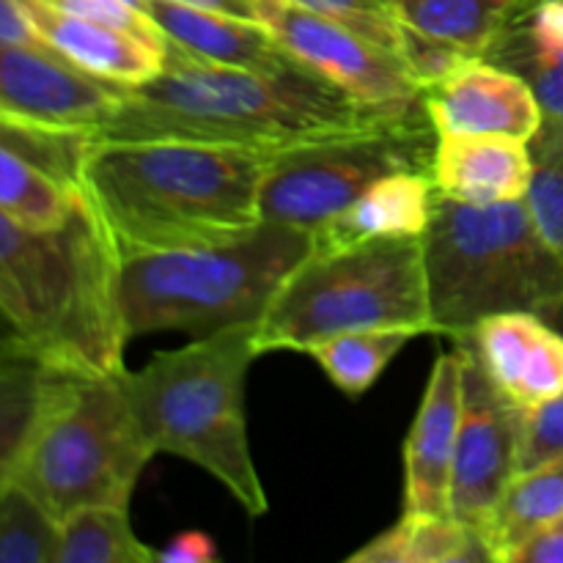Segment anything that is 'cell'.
I'll return each instance as SVG.
<instances>
[{
	"instance_id": "obj_1",
	"label": "cell",
	"mask_w": 563,
	"mask_h": 563,
	"mask_svg": "<svg viewBox=\"0 0 563 563\" xmlns=\"http://www.w3.org/2000/svg\"><path fill=\"white\" fill-rule=\"evenodd\" d=\"M275 152L198 141H91L77 190L115 264L240 240L262 223Z\"/></svg>"
},
{
	"instance_id": "obj_2",
	"label": "cell",
	"mask_w": 563,
	"mask_h": 563,
	"mask_svg": "<svg viewBox=\"0 0 563 563\" xmlns=\"http://www.w3.org/2000/svg\"><path fill=\"white\" fill-rule=\"evenodd\" d=\"M396 121L363 108L308 69L262 71L212 64L168 42L163 69L126 88L93 141H198L286 152Z\"/></svg>"
},
{
	"instance_id": "obj_3",
	"label": "cell",
	"mask_w": 563,
	"mask_h": 563,
	"mask_svg": "<svg viewBox=\"0 0 563 563\" xmlns=\"http://www.w3.org/2000/svg\"><path fill=\"white\" fill-rule=\"evenodd\" d=\"M115 267L86 203L58 231L27 229L0 209V313L55 372H126Z\"/></svg>"
},
{
	"instance_id": "obj_4",
	"label": "cell",
	"mask_w": 563,
	"mask_h": 563,
	"mask_svg": "<svg viewBox=\"0 0 563 563\" xmlns=\"http://www.w3.org/2000/svg\"><path fill=\"white\" fill-rule=\"evenodd\" d=\"M256 357V324H240L157 352L143 368L121 374L152 454L179 456L207 471L251 517L269 509L245 418V379Z\"/></svg>"
},
{
	"instance_id": "obj_5",
	"label": "cell",
	"mask_w": 563,
	"mask_h": 563,
	"mask_svg": "<svg viewBox=\"0 0 563 563\" xmlns=\"http://www.w3.org/2000/svg\"><path fill=\"white\" fill-rule=\"evenodd\" d=\"M308 253V231L262 220L223 245L119 262L115 297L126 339L163 330L207 339L256 324Z\"/></svg>"
},
{
	"instance_id": "obj_6",
	"label": "cell",
	"mask_w": 563,
	"mask_h": 563,
	"mask_svg": "<svg viewBox=\"0 0 563 563\" xmlns=\"http://www.w3.org/2000/svg\"><path fill=\"white\" fill-rule=\"evenodd\" d=\"M434 333L460 335L493 313L563 308V262L542 240L526 198L489 207L438 196L423 234Z\"/></svg>"
},
{
	"instance_id": "obj_7",
	"label": "cell",
	"mask_w": 563,
	"mask_h": 563,
	"mask_svg": "<svg viewBox=\"0 0 563 563\" xmlns=\"http://www.w3.org/2000/svg\"><path fill=\"white\" fill-rule=\"evenodd\" d=\"M434 333L423 236H388L311 251L256 322L258 355L308 352L346 330Z\"/></svg>"
},
{
	"instance_id": "obj_8",
	"label": "cell",
	"mask_w": 563,
	"mask_h": 563,
	"mask_svg": "<svg viewBox=\"0 0 563 563\" xmlns=\"http://www.w3.org/2000/svg\"><path fill=\"white\" fill-rule=\"evenodd\" d=\"M152 449L119 377L58 374L16 482L55 520L86 506H130Z\"/></svg>"
},
{
	"instance_id": "obj_9",
	"label": "cell",
	"mask_w": 563,
	"mask_h": 563,
	"mask_svg": "<svg viewBox=\"0 0 563 563\" xmlns=\"http://www.w3.org/2000/svg\"><path fill=\"white\" fill-rule=\"evenodd\" d=\"M432 121H396L357 135L275 152L262 181V220L313 234L374 181L432 168Z\"/></svg>"
},
{
	"instance_id": "obj_10",
	"label": "cell",
	"mask_w": 563,
	"mask_h": 563,
	"mask_svg": "<svg viewBox=\"0 0 563 563\" xmlns=\"http://www.w3.org/2000/svg\"><path fill=\"white\" fill-rule=\"evenodd\" d=\"M264 22L300 64L363 108L388 119H429L421 82L396 49L289 0H275Z\"/></svg>"
},
{
	"instance_id": "obj_11",
	"label": "cell",
	"mask_w": 563,
	"mask_h": 563,
	"mask_svg": "<svg viewBox=\"0 0 563 563\" xmlns=\"http://www.w3.org/2000/svg\"><path fill=\"white\" fill-rule=\"evenodd\" d=\"M465 394H462L460 440H456L454 471H451V517L478 528L506 484L520 473V418L482 363L462 341Z\"/></svg>"
},
{
	"instance_id": "obj_12",
	"label": "cell",
	"mask_w": 563,
	"mask_h": 563,
	"mask_svg": "<svg viewBox=\"0 0 563 563\" xmlns=\"http://www.w3.org/2000/svg\"><path fill=\"white\" fill-rule=\"evenodd\" d=\"M124 91L53 49L0 44V110L97 135Z\"/></svg>"
},
{
	"instance_id": "obj_13",
	"label": "cell",
	"mask_w": 563,
	"mask_h": 563,
	"mask_svg": "<svg viewBox=\"0 0 563 563\" xmlns=\"http://www.w3.org/2000/svg\"><path fill=\"white\" fill-rule=\"evenodd\" d=\"M454 341L476 355L495 388L520 410L563 394V333L539 313H493Z\"/></svg>"
},
{
	"instance_id": "obj_14",
	"label": "cell",
	"mask_w": 563,
	"mask_h": 563,
	"mask_svg": "<svg viewBox=\"0 0 563 563\" xmlns=\"http://www.w3.org/2000/svg\"><path fill=\"white\" fill-rule=\"evenodd\" d=\"M465 368L462 352H440L405 440V511L451 517V471L460 440Z\"/></svg>"
},
{
	"instance_id": "obj_15",
	"label": "cell",
	"mask_w": 563,
	"mask_h": 563,
	"mask_svg": "<svg viewBox=\"0 0 563 563\" xmlns=\"http://www.w3.org/2000/svg\"><path fill=\"white\" fill-rule=\"evenodd\" d=\"M434 132L509 135L531 141L542 130L533 88L515 71L487 58H471L445 80L423 91Z\"/></svg>"
},
{
	"instance_id": "obj_16",
	"label": "cell",
	"mask_w": 563,
	"mask_h": 563,
	"mask_svg": "<svg viewBox=\"0 0 563 563\" xmlns=\"http://www.w3.org/2000/svg\"><path fill=\"white\" fill-rule=\"evenodd\" d=\"M429 176L438 196L471 207L520 201L533 179V154L520 137L438 132Z\"/></svg>"
},
{
	"instance_id": "obj_17",
	"label": "cell",
	"mask_w": 563,
	"mask_h": 563,
	"mask_svg": "<svg viewBox=\"0 0 563 563\" xmlns=\"http://www.w3.org/2000/svg\"><path fill=\"white\" fill-rule=\"evenodd\" d=\"M143 11L170 44L196 58L262 71L300 66V60L278 42V36L264 22L192 9L174 0H146Z\"/></svg>"
},
{
	"instance_id": "obj_18",
	"label": "cell",
	"mask_w": 563,
	"mask_h": 563,
	"mask_svg": "<svg viewBox=\"0 0 563 563\" xmlns=\"http://www.w3.org/2000/svg\"><path fill=\"white\" fill-rule=\"evenodd\" d=\"M25 5L44 44L97 80L119 88H137L163 69L165 53L132 33L64 14L38 0H25Z\"/></svg>"
},
{
	"instance_id": "obj_19",
	"label": "cell",
	"mask_w": 563,
	"mask_h": 563,
	"mask_svg": "<svg viewBox=\"0 0 563 563\" xmlns=\"http://www.w3.org/2000/svg\"><path fill=\"white\" fill-rule=\"evenodd\" d=\"M438 190L427 170H399L374 181L344 212L311 234V251H335L388 236H423L434 214Z\"/></svg>"
},
{
	"instance_id": "obj_20",
	"label": "cell",
	"mask_w": 563,
	"mask_h": 563,
	"mask_svg": "<svg viewBox=\"0 0 563 563\" xmlns=\"http://www.w3.org/2000/svg\"><path fill=\"white\" fill-rule=\"evenodd\" d=\"M484 58L520 75L542 108V126L563 130V0H522Z\"/></svg>"
},
{
	"instance_id": "obj_21",
	"label": "cell",
	"mask_w": 563,
	"mask_h": 563,
	"mask_svg": "<svg viewBox=\"0 0 563 563\" xmlns=\"http://www.w3.org/2000/svg\"><path fill=\"white\" fill-rule=\"evenodd\" d=\"M563 517V456L520 471L482 526L476 528L493 563H509L511 553L539 528Z\"/></svg>"
},
{
	"instance_id": "obj_22",
	"label": "cell",
	"mask_w": 563,
	"mask_h": 563,
	"mask_svg": "<svg viewBox=\"0 0 563 563\" xmlns=\"http://www.w3.org/2000/svg\"><path fill=\"white\" fill-rule=\"evenodd\" d=\"M352 563H493L476 528L434 515L401 520L350 555Z\"/></svg>"
},
{
	"instance_id": "obj_23",
	"label": "cell",
	"mask_w": 563,
	"mask_h": 563,
	"mask_svg": "<svg viewBox=\"0 0 563 563\" xmlns=\"http://www.w3.org/2000/svg\"><path fill=\"white\" fill-rule=\"evenodd\" d=\"M58 374L38 357L0 366V495L16 482Z\"/></svg>"
},
{
	"instance_id": "obj_24",
	"label": "cell",
	"mask_w": 563,
	"mask_h": 563,
	"mask_svg": "<svg viewBox=\"0 0 563 563\" xmlns=\"http://www.w3.org/2000/svg\"><path fill=\"white\" fill-rule=\"evenodd\" d=\"M0 209L36 231H58L82 209L80 190L0 141Z\"/></svg>"
},
{
	"instance_id": "obj_25",
	"label": "cell",
	"mask_w": 563,
	"mask_h": 563,
	"mask_svg": "<svg viewBox=\"0 0 563 563\" xmlns=\"http://www.w3.org/2000/svg\"><path fill=\"white\" fill-rule=\"evenodd\" d=\"M522 0H399V20L412 31L478 55L489 49Z\"/></svg>"
},
{
	"instance_id": "obj_26",
	"label": "cell",
	"mask_w": 563,
	"mask_h": 563,
	"mask_svg": "<svg viewBox=\"0 0 563 563\" xmlns=\"http://www.w3.org/2000/svg\"><path fill=\"white\" fill-rule=\"evenodd\" d=\"M418 335L405 328H363L330 335L313 344L306 355L319 363L330 383L350 399L366 394L388 363L407 346V341Z\"/></svg>"
},
{
	"instance_id": "obj_27",
	"label": "cell",
	"mask_w": 563,
	"mask_h": 563,
	"mask_svg": "<svg viewBox=\"0 0 563 563\" xmlns=\"http://www.w3.org/2000/svg\"><path fill=\"white\" fill-rule=\"evenodd\" d=\"M157 550L146 548L126 520V506H86L58 520L55 563H152Z\"/></svg>"
},
{
	"instance_id": "obj_28",
	"label": "cell",
	"mask_w": 563,
	"mask_h": 563,
	"mask_svg": "<svg viewBox=\"0 0 563 563\" xmlns=\"http://www.w3.org/2000/svg\"><path fill=\"white\" fill-rule=\"evenodd\" d=\"M58 520L20 484L0 495V563H55Z\"/></svg>"
},
{
	"instance_id": "obj_29",
	"label": "cell",
	"mask_w": 563,
	"mask_h": 563,
	"mask_svg": "<svg viewBox=\"0 0 563 563\" xmlns=\"http://www.w3.org/2000/svg\"><path fill=\"white\" fill-rule=\"evenodd\" d=\"M528 146L533 154V179L526 203L542 240L563 262V130L542 126Z\"/></svg>"
},
{
	"instance_id": "obj_30",
	"label": "cell",
	"mask_w": 563,
	"mask_h": 563,
	"mask_svg": "<svg viewBox=\"0 0 563 563\" xmlns=\"http://www.w3.org/2000/svg\"><path fill=\"white\" fill-rule=\"evenodd\" d=\"M289 3L330 16L361 36L401 53L405 25L399 20V0H289Z\"/></svg>"
},
{
	"instance_id": "obj_31",
	"label": "cell",
	"mask_w": 563,
	"mask_h": 563,
	"mask_svg": "<svg viewBox=\"0 0 563 563\" xmlns=\"http://www.w3.org/2000/svg\"><path fill=\"white\" fill-rule=\"evenodd\" d=\"M38 3L49 5V9L55 11H64V14L80 16V20L119 27V31L132 33V36H137L141 42L157 47L159 53L168 49V38L163 36V31H159L143 11L132 9V5L121 3V0H38Z\"/></svg>"
},
{
	"instance_id": "obj_32",
	"label": "cell",
	"mask_w": 563,
	"mask_h": 563,
	"mask_svg": "<svg viewBox=\"0 0 563 563\" xmlns=\"http://www.w3.org/2000/svg\"><path fill=\"white\" fill-rule=\"evenodd\" d=\"M559 456H563V394L522 410L520 418V471Z\"/></svg>"
},
{
	"instance_id": "obj_33",
	"label": "cell",
	"mask_w": 563,
	"mask_h": 563,
	"mask_svg": "<svg viewBox=\"0 0 563 563\" xmlns=\"http://www.w3.org/2000/svg\"><path fill=\"white\" fill-rule=\"evenodd\" d=\"M405 25V22H401ZM401 58L407 60L410 71L416 75V80L421 82V88L427 91L434 82L445 80L451 71L460 69L465 60L478 58V55L465 53L456 44L443 42V38L427 36L421 31H412V27L405 25L401 31Z\"/></svg>"
},
{
	"instance_id": "obj_34",
	"label": "cell",
	"mask_w": 563,
	"mask_h": 563,
	"mask_svg": "<svg viewBox=\"0 0 563 563\" xmlns=\"http://www.w3.org/2000/svg\"><path fill=\"white\" fill-rule=\"evenodd\" d=\"M0 44L49 49L38 27L33 25L25 0H0Z\"/></svg>"
},
{
	"instance_id": "obj_35",
	"label": "cell",
	"mask_w": 563,
	"mask_h": 563,
	"mask_svg": "<svg viewBox=\"0 0 563 563\" xmlns=\"http://www.w3.org/2000/svg\"><path fill=\"white\" fill-rule=\"evenodd\" d=\"M509 563H563V517L531 533L511 553Z\"/></svg>"
},
{
	"instance_id": "obj_36",
	"label": "cell",
	"mask_w": 563,
	"mask_h": 563,
	"mask_svg": "<svg viewBox=\"0 0 563 563\" xmlns=\"http://www.w3.org/2000/svg\"><path fill=\"white\" fill-rule=\"evenodd\" d=\"M159 563H214L218 561V544L203 531L176 533L168 544L157 553Z\"/></svg>"
},
{
	"instance_id": "obj_37",
	"label": "cell",
	"mask_w": 563,
	"mask_h": 563,
	"mask_svg": "<svg viewBox=\"0 0 563 563\" xmlns=\"http://www.w3.org/2000/svg\"><path fill=\"white\" fill-rule=\"evenodd\" d=\"M174 3L192 5V9H207V11H220V14L242 16V20H267V11L275 0H174ZM267 25V22H264Z\"/></svg>"
},
{
	"instance_id": "obj_38",
	"label": "cell",
	"mask_w": 563,
	"mask_h": 563,
	"mask_svg": "<svg viewBox=\"0 0 563 563\" xmlns=\"http://www.w3.org/2000/svg\"><path fill=\"white\" fill-rule=\"evenodd\" d=\"M22 357H36V355H33V350L27 346V341L22 339L20 330H16L14 324L0 313V366L22 361Z\"/></svg>"
},
{
	"instance_id": "obj_39",
	"label": "cell",
	"mask_w": 563,
	"mask_h": 563,
	"mask_svg": "<svg viewBox=\"0 0 563 563\" xmlns=\"http://www.w3.org/2000/svg\"><path fill=\"white\" fill-rule=\"evenodd\" d=\"M550 322H553V324H555V328H559V330H561V333H563V308H561V311H559V313H555V317H553V319H550Z\"/></svg>"
}]
</instances>
